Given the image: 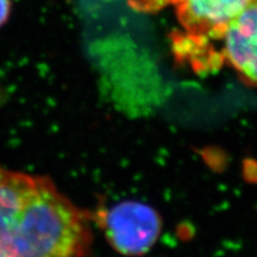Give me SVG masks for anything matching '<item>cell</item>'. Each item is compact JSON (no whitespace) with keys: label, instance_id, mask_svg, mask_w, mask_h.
<instances>
[{"label":"cell","instance_id":"obj_1","mask_svg":"<svg viewBox=\"0 0 257 257\" xmlns=\"http://www.w3.org/2000/svg\"><path fill=\"white\" fill-rule=\"evenodd\" d=\"M87 212L49 178L0 167V252L5 257H86Z\"/></svg>","mask_w":257,"mask_h":257},{"label":"cell","instance_id":"obj_2","mask_svg":"<svg viewBox=\"0 0 257 257\" xmlns=\"http://www.w3.org/2000/svg\"><path fill=\"white\" fill-rule=\"evenodd\" d=\"M245 0H173L179 30L173 34L175 53L193 61L219 60L220 44ZM220 61V60H219Z\"/></svg>","mask_w":257,"mask_h":257},{"label":"cell","instance_id":"obj_3","mask_svg":"<svg viewBox=\"0 0 257 257\" xmlns=\"http://www.w3.org/2000/svg\"><path fill=\"white\" fill-rule=\"evenodd\" d=\"M99 224L112 248L127 257L147 253L162 231V219L157 211L136 200L118 202L106 210Z\"/></svg>","mask_w":257,"mask_h":257},{"label":"cell","instance_id":"obj_4","mask_svg":"<svg viewBox=\"0 0 257 257\" xmlns=\"http://www.w3.org/2000/svg\"><path fill=\"white\" fill-rule=\"evenodd\" d=\"M220 60L250 85L257 86V0H245L227 27Z\"/></svg>","mask_w":257,"mask_h":257},{"label":"cell","instance_id":"obj_5","mask_svg":"<svg viewBox=\"0 0 257 257\" xmlns=\"http://www.w3.org/2000/svg\"><path fill=\"white\" fill-rule=\"evenodd\" d=\"M173 0H127V5L134 11L144 15H153L172 6Z\"/></svg>","mask_w":257,"mask_h":257},{"label":"cell","instance_id":"obj_6","mask_svg":"<svg viewBox=\"0 0 257 257\" xmlns=\"http://www.w3.org/2000/svg\"><path fill=\"white\" fill-rule=\"evenodd\" d=\"M11 14V0H0V28L4 25Z\"/></svg>","mask_w":257,"mask_h":257},{"label":"cell","instance_id":"obj_7","mask_svg":"<svg viewBox=\"0 0 257 257\" xmlns=\"http://www.w3.org/2000/svg\"><path fill=\"white\" fill-rule=\"evenodd\" d=\"M0 257H5V256H4V255H3V253H2V252H0Z\"/></svg>","mask_w":257,"mask_h":257}]
</instances>
